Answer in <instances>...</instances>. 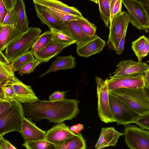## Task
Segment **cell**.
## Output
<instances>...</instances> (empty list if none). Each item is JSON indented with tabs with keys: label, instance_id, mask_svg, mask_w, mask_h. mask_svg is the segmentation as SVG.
<instances>
[{
	"label": "cell",
	"instance_id": "24",
	"mask_svg": "<svg viewBox=\"0 0 149 149\" xmlns=\"http://www.w3.org/2000/svg\"><path fill=\"white\" fill-rule=\"evenodd\" d=\"M86 141L80 133L75 134L56 149H86Z\"/></svg>",
	"mask_w": 149,
	"mask_h": 149
},
{
	"label": "cell",
	"instance_id": "36",
	"mask_svg": "<svg viewBox=\"0 0 149 149\" xmlns=\"http://www.w3.org/2000/svg\"><path fill=\"white\" fill-rule=\"evenodd\" d=\"M122 0H111L110 6V23L114 17L122 12Z\"/></svg>",
	"mask_w": 149,
	"mask_h": 149
},
{
	"label": "cell",
	"instance_id": "45",
	"mask_svg": "<svg viewBox=\"0 0 149 149\" xmlns=\"http://www.w3.org/2000/svg\"><path fill=\"white\" fill-rule=\"evenodd\" d=\"M149 52V40L146 38L145 43L142 53L143 58L147 56Z\"/></svg>",
	"mask_w": 149,
	"mask_h": 149
},
{
	"label": "cell",
	"instance_id": "13",
	"mask_svg": "<svg viewBox=\"0 0 149 149\" xmlns=\"http://www.w3.org/2000/svg\"><path fill=\"white\" fill-rule=\"evenodd\" d=\"M75 134L65 123H58L46 132L45 140L56 147L61 146L65 141Z\"/></svg>",
	"mask_w": 149,
	"mask_h": 149
},
{
	"label": "cell",
	"instance_id": "7",
	"mask_svg": "<svg viewBox=\"0 0 149 149\" xmlns=\"http://www.w3.org/2000/svg\"><path fill=\"white\" fill-rule=\"evenodd\" d=\"M130 18L128 13L122 11L110 23L109 33L107 44L109 49L116 51L124 32L127 31Z\"/></svg>",
	"mask_w": 149,
	"mask_h": 149
},
{
	"label": "cell",
	"instance_id": "9",
	"mask_svg": "<svg viewBox=\"0 0 149 149\" xmlns=\"http://www.w3.org/2000/svg\"><path fill=\"white\" fill-rule=\"evenodd\" d=\"M125 141L131 149H149V131L129 124L124 132Z\"/></svg>",
	"mask_w": 149,
	"mask_h": 149
},
{
	"label": "cell",
	"instance_id": "22",
	"mask_svg": "<svg viewBox=\"0 0 149 149\" xmlns=\"http://www.w3.org/2000/svg\"><path fill=\"white\" fill-rule=\"evenodd\" d=\"M65 22L71 36L76 41L77 47L80 46L97 36L95 34L93 36H90L84 33L77 24L76 20Z\"/></svg>",
	"mask_w": 149,
	"mask_h": 149
},
{
	"label": "cell",
	"instance_id": "3",
	"mask_svg": "<svg viewBox=\"0 0 149 149\" xmlns=\"http://www.w3.org/2000/svg\"><path fill=\"white\" fill-rule=\"evenodd\" d=\"M0 99L21 103H30L38 100L31 86L24 84L15 76L12 80L0 88Z\"/></svg>",
	"mask_w": 149,
	"mask_h": 149
},
{
	"label": "cell",
	"instance_id": "35",
	"mask_svg": "<svg viewBox=\"0 0 149 149\" xmlns=\"http://www.w3.org/2000/svg\"><path fill=\"white\" fill-rule=\"evenodd\" d=\"M10 25H15L19 27L18 23L17 14L13 7L11 10H8L1 26Z\"/></svg>",
	"mask_w": 149,
	"mask_h": 149
},
{
	"label": "cell",
	"instance_id": "49",
	"mask_svg": "<svg viewBox=\"0 0 149 149\" xmlns=\"http://www.w3.org/2000/svg\"><path fill=\"white\" fill-rule=\"evenodd\" d=\"M145 88L148 94V95L149 97V88L146 86H145Z\"/></svg>",
	"mask_w": 149,
	"mask_h": 149
},
{
	"label": "cell",
	"instance_id": "32",
	"mask_svg": "<svg viewBox=\"0 0 149 149\" xmlns=\"http://www.w3.org/2000/svg\"><path fill=\"white\" fill-rule=\"evenodd\" d=\"M52 32L53 39L60 43L71 45L76 43L75 40L70 36L59 30L50 29Z\"/></svg>",
	"mask_w": 149,
	"mask_h": 149
},
{
	"label": "cell",
	"instance_id": "19",
	"mask_svg": "<svg viewBox=\"0 0 149 149\" xmlns=\"http://www.w3.org/2000/svg\"><path fill=\"white\" fill-rule=\"evenodd\" d=\"M33 1L34 4H37L54 10L62 12L75 16L79 18H85L76 8L69 6L59 1L33 0Z\"/></svg>",
	"mask_w": 149,
	"mask_h": 149
},
{
	"label": "cell",
	"instance_id": "46",
	"mask_svg": "<svg viewBox=\"0 0 149 149\" xmlns=\"http://www.w3.org/2000/svg\"><path fill=\"white\" fill-rule=\"evenodd\" d=\"M8 10L13 7L15 0H2Z\"/></svg>",
	"mask_w": 149,
	"mask_h": 149
},
{
	"label": "cell",
	"instance_id": "20",
	"mask_svg": "<svg viewBox=\"0 0 149 149\" xmlns=\"http://www.w3.org/2000/svg\"><path fill=\"white\" fill-rule=\"evenodd\" d=\"M106 45L105 41L97 36L80 46L77 47V52L80 56L88 57L101 52Z\"/></svg>",
	"mask_w": 149,
	"mask_h": 149
},
{
	"label": "cell",
	"instance_id": "23",
	"mask_svg": "<svg viewBox=\"0 0 149 149\" xmlns=\"http://www.w3.org/2000/svg\"><path fill=\"white\" fill-rule=\"evenodd\" d=\"M13 8L17 14L20 29L22 33H24L27 31L29 28L23 0H15Z\"/></svg>",
	"mask_w": 149,
	"mask_h": 149
},
{
	"label": "cell",
	"instance_id": "29",
	"mask_svg": "<svg viewBox=\"0 0 149 149\" xmlns=\"http://www.w3.org/2000/svg\"><path fill=\"white\" fill-rule=\"evenodd\" d=\"M22 146L27 149H56L54 144L45 140L25 142Z\"/></svg>",
	"mask_w": 149,
	"mask_h": 149
},
{
	"label": "cell",
	"instance_id": "52",
	"mask_svg": "<svg viewBox=\"0 0 149 149\" xmlns=\"http://www.w3.org/2000/svg\"><path fill=\"white\" fill-rule=\"evenodd\" d=\"M148 29L149 30V28Z\"/></svg>",
	"mask_w": 149,
	"mask_h": 149
},
{
	"label": "cell",
	"instance_id": "33",
	"mask_svg": "<svg viewBox=\"0 0 149 149\" xmlns=\"http://www.w3.org/2000/svg\"><path fill=\"white\" fill-rule=\"evenodd\" d=\"M44 7L46 10L52 15L64 22L76 20L79 18L69 14Z\"/></svg>",
	"mask_w": 149,
	"mask_h": 149
},
{
	"label": "cell",
	"instance_id": "41",
	"mask_svg": "<svg viewBox=\"0 0 149 149\" xmlns=\"http://www.w3.org/2000/svg\"><path fill=\"white\" fill-rule=\"evenodd\" d=\"M139 3L145 10L149 20V0H133Z\"/></svg>",
	"mask_w": 149,
	"mask_h": 149
},
{
	"label": "cell",
	"instance_id": "50",
	"mask_svg": "<svg viewBox=\"0 0 149 149\" xmlns=\"http://www.w3.org/2000/svg\"><path fill=\"white\" fill-rule=\"evenodd\" d=\"M94 2L95 3L97 4L98 3V0H88Z\"/></svg>",
	"mask_w": 149,
	"mask_h": 149
},
{
	"label": "cell",
	"instance_id": "25",
	"mask_svg": "<svg viewBox=\"0 0 149 149\" xmlns=\"http://www.w3.org/2000/svg\"><path fill=\"white\" fill-rule=\"evenodd\" d=\"M14 72L10 64L0 62V88L12 80L15 76Z\"/></svg>",
	"mask_w": 149,
	"mask_h": 149
},
{
	"label": "cell",
	"instance_id": "30",
	"mask_svg": "<svg viewBox=\"0 0 149 149\" xmlns=\"http://www.w3.org/2000/svg\"><path fill=\"white\" fill-rule=\"evenodd\" d=\"M76 21L84 33L90 36H93L95 35L97 28L95 24L90 22L86 18H79Z\"/></svg>",
	"mask_w": 149,
	"mask_h": 149
},
{
	"label": "cell",
	"instance_id": "28",
	"mask_svg": "<svg viewBox=\"0 0 149 149\" xmlns=\"http://www.w3.org/2000/svg\"><path fill=\"white\" fill-rule=\"evenodd\" d=\"M34 56L33 53L30 50L11 61L10 65L15 72L18 71L24 65L35 60L36 58Z\"/></svg>",
	"mask_w": 149,
	"mask_h": 149
},
{
	"label": "cell",
	"instance_id": "17",
	"mask_svg": "<svg viewBox=\"0 0 149 149\" xmlns=\"http://www.w3.org/2000/svg\"><path fill=\"white\" fill-rule=\"evenodd\" d=\"M0 51L2 52L22 34L19 27L15 25L0 26Z\"/></svg>",
	"mask_w": 149,
	"mask_h": 149
},
{
	"label": "cell",
	"instance_id": "21",
	"mask_svg": "<svg viewBox=\"0 0 149 149\" xmlns=\"http://www.w3.org/2000/svg\"><path fill=\"white\" fill-rule=\"evenodd\" d=\"M76 66L75 58L70 55L68 56H59L52 63L48 69L39 77L41 78L52 72L61 70L72 69Z\"/></svg>",
	"mask_w": 149,
	"mask_h": 149
},
{
	"label": "cell",
	"instance_id": "18",
	"mask_svg": "<svg viewBox=\"0 0 149 149\" xmlns=\"http://www.w3.org/2000/svg\"><path fill=\"white\" fill-rule=\"evenodd\" d=\"M123 133L116 131L113 127L102 128L95 148H103L110 146H115L119 137Z\"/></svg>",
	"mask_w": 149,
	"mask_h": 149
},
{
	"label": "cell",
	"instance_id": "4",
	"mask_svg": "<svg viewBox=\"0 0 149 149\" xmlns=\"http://www.w3.org/2000/svg\"><path fill=\"white\" fill-rule=\"evenodd\" d=\"M24 116L23 105L18 101H12L11 106L0 114V137L12 132L19 133Z\"/></svg>",
	"mask_w": 149,
	"mask_h": 149
},
{
	"label": "cell",
	"instance_id": "44",
	"mask_svg": "<svg viewBox=\"0 0 149 149\" xmlns=\"http://www.w3.org/2000/svg\"><path fill=\"white\" fill-rule=\"evenodd\" d=\"M84 127L83 125L79 123L71 127L70 130L74 133L78 134L83 130Z\"/></svg>",
	"mask_w": 149,
	"mask_h": 149
},
{
	"label": "cell",
	"instance_id": "27",
	"mask_svg": "<svg viewBox=\"0 0 149 149\" xmlns=\"http://www.w3.org/2000/svg\"><path fill=\"white\" fill-rule=\"evenodd\" d=\"M111 0H98L100 16L107 27L109 26Z\"/></svg>",
	"mask_w": 149,
	"mask_h": 149
},
{
	"label": "cell",
	"instance_id": "2",
	"mask_svg": "<svg viewBox=\"0 0 149 149\" xmlns=\"http://www.w3.org/2000/svg\"><path fill=\"white\" fill-rule=\"evenodd\" d=\"M109 93L119 98L141 116L149 113V97L145 87L121 88Z\"/></svg>",
	"mask_w": 149,
	"mask_h": 149
},
{
	"label": "cell",
	"instance_id": "12",
	"mask_svg": "<svg viewBox=\"0 0 149 149\" xmlns=\"http://www.w3.org/2000/svg\"><path fill=\"white\" fill-rule=\"evenodd\" d=\"M149 68L146 63L136 62L132 59L120 61L113 72V76H131L143 74Z\"/></svg>",
	"mask_w": 149,
	"mask_h": 149
},
{
	"label": "cell",
	"instance_id": "10",
	"mask_svg": "<svg viewBox=\"0 0 149 149\" xmlns=\"http://www.w3.org/2000/svg\"><path fill=\"white\" fill-rule=\"evenodd\" d=\"M126 8L131 24L139 30L148 32L149 20L147 14L142 6L133 0H122Z\"/></svg>",
	"mask_w": 149,
	"mask_h": 149
},
{
	"label": "cell",
	"instance_id": "15",
	"mask_svg": "<svg viewBox=\"0 0 149 149\" xmlns=\"http://www.w3.org/2000/svg\"><path fill=\"white\" fill-rule=\"evenodd\" d=\"M25 142L45 140L46 132L38 127L29 118H23L19 132Z\"/></svg>",
	"mask_w": 149,
	"mask_h": 149
},
{
	"label": "cell",
	"instance_id": "43",
	"mask_svg": "<svg viewBox=\"0 0 149 149\" xmlns=\"http://www.w3.org/2000/svg\"><path fill=\"white\" fill-rule=\"evenodd\" d=\"M126 32L127 31H125L124 32L119 42L118 49L116 51V53L118 54H121L124 51L125 39L126 35Z\"/></svg>",
	"mask_w": 149,
	"mask_h": 149
},
{
	"label": "cell",
	"instance_id": "53",
	"mask_svg": "<svg viewBox=\"0 0 149 149\" xmlns=\"http://www.w3.org/2000/svg\"></svg>",
	"mask_w": 149,
	"mask_h": 149
},
{
	"label": "cell",
	"instance_id": "5",
	"mask_svg": "<svg viewBox=\"0 0 149 149\" xmlns=\"http://www.w3.org/2000/svg\"><path fill=\"white\" fill-rule=\"evenodd\" d=\"M41 30L40 28L30 27L26 32L5 49V55L12 61L25 54L31 48Z\"/></svg>",
	"mask_w": 149,
	"mask_h": 149
},
{
	"label": "cell",
	"instance_id": "48",
	"mask_svg": "<svg viewBox=\"0 0 149 149\" xmlns=\"http://www.w3.org/2000/svg\"><path fill=\"white\" fill-rule=\"evenodd\" d=\"M143 79L145 86L149 88V74L146 72L144 74Z\"/></svg>",
	"mask_w": 149,
	"mask_h": 149
},
{
	"label": "cell",
	"instance_id": "39",
	"mask_svg": "<svg viewBox=\"0 0 149 149\" xmlns=\"http://www.w3.org/2000/svg\"><path fill=\"white\" fill-rule=\"evenodd\" d=\"M8 10L2 0H0V26L2 25Z\"/></svg>",
	"mask_w": 149,
	"mask_h": 149
},
{
	"label": "cell",
	"instance_id": "47",
	"mask_svg": "<svg viewBox=\"0 0 149 149\" xmlns=\"http://www.w3.org/2000/svg\"><path fill=\"white\" fill-rule=\"evenodd\" d=\"M10 61L5 55L3 54L2 52L0 51V62L6 64L10 65L11 63Z\"/></svg>",
	"mask_w": 149,
	"mask_h": 149
},
{
	"label": "cell",
	"instance_id": "1",
	"mask_svg": "<svg viewBox=\"0 0 149 149\" xmlns=\"http://www.w3.org/2000/svg\"><path fill=\"white\" fill-rule=\"evenodd\" d=\"M79 101L64 99L56 101L38 100L23 103L25 116L36 121L47 119L54 124L63 123L76 118L79 112Z\"/></svg>",
	"mask_w": 149,
	"mask_h": 149
},
{
	"label": "cell",
	"instance_id": "6",
	"mask_svg": "<svg viewBox=\"0 0 149 149\" xmlns=\"http://www.w3.org/2000/svg\"><path fill=\"white\" fill-rule=\"evenodd\" d=\"M109 98L113 120L118 125L134 123L141 116L116 96L109 93Z\"/></svg>",
	"mask_w": 149,
	"mask_h": 149
},
{
	"label": "cell",
	"instance_id": "34",
	"mask_svg": "<svg viewBox=\"0 0 149 149\" xmlns=\"http://www.w3.org/2000/svg\"><path fill=\"white\" fill-rule=\"evenodd\" d=\"M42 61L37 58L29 62L23 66L18 71V74L21 76L24 74H29L33 72L36 67Z\"/></svg>",
	"mask_w": 149,
	"mask_h": 149
},
{
	"label": "cell",
	"instance_id": "16",
	"mask_svg": "<svg viewBox=\"0 0 149 149\" xmlns=\"http://www.w3.org/2000/svg\"><path fill=\"white\" fill-rule=\"evenodd\" d=\"M71 45L60 43L53 39L45 47L33 54L35 58L42 62H47L59 54L65 48Z\"/></svg>",
	"mask_w": 149,
	"mask_h": 149
},
{
	"label": "cell",
	"instance_id": "26",
	"mask_svg": "<svg viewBox=\"0 0 149 149\" xmlns=\"http://www.w3.org/2000/svg\"><path fill=\"white\" fill-rule=\"evenodd\" d=\"M53 39V34L50 31H47L39 35L31 49L33 53L45 47Z\"/></svg>",
	"mask_w": 149,
	"mask_h": 149
},
{
	"label": "cell",
	"instance_id": "8",
	"mask_svg": "<svg viewBox=\"0 0 149 149\" xmlns=\"http://www.w3.org/2000/svg\"><path fill=\"white\" fill-rule=\"evenodd\" d=\"M97 96L98 99L97 111L100 120L106 123H113L112 113L109 106L108 85L106 80L95 77Z\"/></svg>",
	"mask_w": 149,
	"mask_h": 149
},
{
	"label": "cell",
	"instance_id": "14",
	"mask_svg": "<svg viewBox=\"0 0 149 149\" xmlns=\"http://www.w3.org/2000/svg\"><path fill=\"white\" fill-rule=\"evenodd\" d=\"M34 4L37 17L43 24L46 25L50 29L59 30L71 36L65 22L52 15L44 6L36 3Z\"/></svg>",
	"mask_w": 149,
	"mask_h": 149
},
{
	"label": "cell",
	"instance_id": "42",
	"mask_svg": "<svg viewBox=\"0 0 149 149\" xmlns=\"http://www.w3.org/2000/svg\"><path fill=\"white\" fill-rule=\"evenodd\" d=\"M12 101L9 102L0 99V114L6 111L11 105Z\"/></svg>",
	"mask_w": 149,
	"mask_h": 149
},
{
	"label": "cell",
	"instance_id": "11",
	"mask_svg": "<svg viewBox=\"0 0 149 149\" xmlns=\"http://www.w3.org/2000/svg\"><path fill=\"white\" fill-rule=\"evenodd\" d=\"M144 74L131 76H112L106 79L109 92L120 88H144L145 85Z\"/></svg>",
	"mask_w": 149,
	"mask_h": 149
},
{
	"label": "cell",
	"instance_id": "40",
	"mask_svg": "<svg viewBox=\"0 0 149 149\" xmlns=\"http://www.w3.org/2000/svg\"><path fill=\"white\" fill-rule=\"evenodd\" d=\"M16 149V148L13 146L3 136L0 137V149Z\"/></svg>",
	"mask_w": 149,
	"mask_h": 149
},
{
	"label": "cell",
	"instance_id": "37",
	"mask_svg": "<svg viewBox=\"0 0 149 149\" xmlns=\"http://www.w3.org/2000/svg\"><path fill=\"white\" fill-rule=\"evenodd\" d=\"M134 123L142 129L149 130V113L140 116Z\"/></svg>",
	"mask_w": 149,
	"mask_h": 149
},
{
	"label": "cell",
	"instance_id": "31",
	"mask_svg": "<svg viewBox=\"0 0 149 149\" xmlns=\"http://www.w3.org/2000/svg\"><path fill=\"white\" fill-rule=\"evenodd\" d=\"M146 38L144 35L140 36L138 38L132 43V49L137 57L139 61H141L143 58L142 53Z\"/></svg>",
	"mask_w": 149,
	"mask_h": 149
},
{
	"label": "cell",
	"instance_id": "38",
	"mask_svg": "<svg viewBox=\"0 0 149 149\" xmlns=\"http://www.w3.org/2000/svg\"><path fill=\"white\" fill-rule=\"evenodd\" d=\"M65 93L63 91H56L53 92L49 97V100L51 101H56L65 99Z\"/></svg>",
	"mask_w": 149,
	"mask_h": 149
},
{
	"label": "cell",
	"instance_id": "51",
	"mask_svg": "<svg viewBox=\"0 0 149 149\" xmlns=\"http://www.w3.org/2000/svg\"><path fill=\"white\" fill-rule=\"evenodd\" d=\"M146 72L148 73V74H149V68L148 69V70H147L146 71Z\"/></svg>",
	"mask_w": 149,
	"mask_h": 149
}]
</instances>
